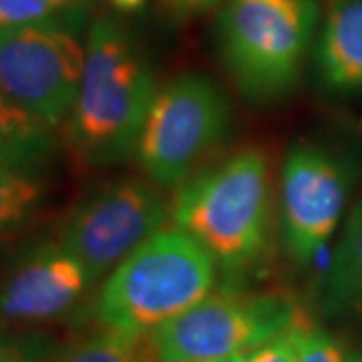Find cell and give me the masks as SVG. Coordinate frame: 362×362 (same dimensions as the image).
Here are the masks:
<instances>
[{"label": "cell", "instance_id": "6da1fadb", "mask_svg": "<svg viewBox=\"0 0 362 362\" xmlns=\"http://www.w3.org/2000/svg\"><path fill=\"white\" fill-rule=\"evenodd\" d=\"M156 78L129 30L101 16L85 42V69L66 133L75 153L93 165L135 156L156 101Z\"/></svg>", "mask_w": 362, "mask_h": 362}, {"label": "cell", "instance_id": "7a4b0ae2", "mask_svg": "<svg viewBox=\"0 0 362 362\" xmlns=\"http://www.w3.org/2000/svg\"><path fill=\"white\" fill-rule=\"evenodd\" d=\"M272 173L259 149H242L177 187L169 218L194 235L228 276H244L268 254Z\"/></svg>", "mask_w": 362, "mask_h": 362}, {"label": "cell", "instance_id": "3957f363", "mask_svg": "<svg viewBox=\"0 0 362 362\" xmlns=\"http://www.w3.org/2000/svg\"><path fill=\"white\" fill-rule=\"evenodd\" d=\"M220 266L194 235L161 228L123 259L101 288L95 316L105 330L145 337L214 290Z\"/></svg>", "mask_w": 362, "mask_h": 362}, {"label": "cell", "instance_id": "277c9868", "mask_svg": "<svg viewBox=\"0 0 362 362\" xmlns=\"http://www.w3.org/2000/svg\"><path fill=\"white\" fill-rule=\"evenodd\" d=\"M316 18V0H230L220 16V49L238 87L252 99L292 89Z\"/></svg>", "mask_w": 362, "mask_h": 362}, {"label": "cell", "instance_id": "5b68a950", "mask_svg": "<svg viewBox=\"0 0 362 362\" xmlns=\"http://www.w3.org/2000/svg\"><path fill=\"white\" fill-rule=\"evenodd\" d=\"M232 111L209 78L183 75L161 90L143 125L135 157L147 180L177 189L226 139Z\"/></svg>", "mask_w": 362, "mask_h": 362}, {"label": "cell", "instance_id": "8992f818", "mask_svg": "<svg viewBox=\"0 0 362 362\" xmlns=\"http://www.w3.org/2000/svg\"><path fill=\"white\" fill-rule=\"evenodd\" d=\"M304 312L282 294L221 290L149 332L157 362H202L258 349Z\"/></svg>", "mask_w": 362, "mask_h": 362}, {"label": "cell", "instance_id": "52a82bcc", "mask_svg": "<svg viewBox=\"0 0 362 362\" xmlns=\"http://www.w3.org/2000/svg\"><path fill=\"white\" fill-rule=\"evenodd\" d=\"M85 69V42L71 25L0 30V90L52 129L69 119Z\"/></svg>", "mask_w": 362, "mask_h": 362}, {"label": "cell", "instance_id": "ba28073f", "mask_svg": "<svg viewBox=\"0 0 362 362\" xmlns=\"http://www.w3.org/2000/svg\"><path fill=\"white\" fill-rule=\"evenodd\" d=\"M161 189L151 180H117L69 214L59 242L85 264L93 282L163 228L171 206Z\"/></svg>", "mask_w": 362, "mask_h": 362}, {"label": "cell", "instance_id": "9c48e42d", "mask_svg": "<svg viewBox=\"0 0 362 362\" xmlns=\"http://www.w3.org/2000/svg\"><path fill=\"white\" fill-rule=\"evenodd\" d=\"M350 189L349 169L314 145L294 147L280 175V232L288 254L308 262L337 230Z\"/></svg>", "mask_w": 362, "mask_h": 362}, {"label": "cell", "instance_id": "30bf717a", "mask_svg": "<svg viewBox=\"0 0 362 362\" xmlns=\"http://www.w3.org/2000/svg\"><path fill=\"white\" fill-rule=\"evenodd\" d=\"M93 284L85 264L59 240L28 250L0 284V316L8 322H47L63 316Z\"/></svg>", "mask_w": 362, "mask_h": 362}, {"label": "cell", "instance_id": "8fae6325", "mask_svg": "<svg viewBox=\"0 0 362 362\" xmlns=\"http://www.w3.org/2000/svg\"><path fill=\"white\" fill-rule=\"evenodd\" d=\"M318 65L328 85L362 90V0H337L320 37Z\"/></svg>", "mask_w": 362, "mask_h": 362}, {"label": "cell", "instance_id": "7c38bea8", "mask_svg": "<svg viewBox=\"0 0 362 362\" xmlns=\"http://www.w3.org/2000/svg\"><path fill=\"white\" fill-rule=\"evenodd\" d=\"M52 131L0 90V165L37 173L54 153Z\"/></svg>", "mask_w": 362, "mask_h": 362}, {"label": "cell", "instance_id": "4fadbf2b", "mask_svg": "<svg viewBox=\"0 0 362 362\" xmlns=\"http://www.w3.org/2000/svg\"><path fill=\"white\" fill-rule=\"evenodd\" d=\"M324 288L328 304L362 308V202L349 216Z\"/></svg>", "mask_w": 362, "mask_h": 362}, {"label": "cell", "instance_id": "5bb4252c", "mask_svg": "<svg viewBox=\"0 0 362 362\" xmlns=\"http://www.w3.org/2000/svg\"><path fill=\"white\" fill-rule=\"evenodd\" d=\"M52 362H157L149 337L103 330L57 354Z\"/></svg>", "mask_w": 362, "mask_h": 362}, {"label": "cell", "instance_id": "9a60e30c", "mask_svg": "<svg viewBox=\"0 0 362 362\" xmlns=\"http://www.w3.org/2000/svg\"><path fill=\"white\" fill-rule=\"evenodd\" d=\"M45 183L37 173L0 165V238L21 228L39 207Z\"/></svg>", "mask_w": 362, "mask_h": 362}, {"label": "cell", "instance_id": "2e32d148", "mask_svg": "<svg viewBox=\"0 0 362 362\" xmlns=\"http://www.w3.org/2000/svg\"><path fill=\"white\" fill-rule=\"evenodd\" d=\"M89 0H0V30L33 25H71Z\"/></svg>", "mask_w": 362, "mask_h": 362}, {"label": "cell", "instance_id": "e0dca14e", "mask_svg": "<svg viewBox=\"0 0 362 362\" xmlns=\"http://www.w3.org/2000/svg\"><path fill=\"white\" fill-rule=\"evenodd\" d=\"M298 362H349L342 344L320 328L312 326L306 314L298 322Z\"/></svg>", "mask_w": 362, "mask_h": 362}, {"label": "cell", "instance_id": "ac0fdd59", "mask_svg": "<svg viewBox=\"0 0 362 362\" xmlns=\"http://www.w3.org/2000/svg\"><path fill=\"white\" fill-rule=\"evenodd\" d=\"M51 344L42 337H14L0 330V362H51Z\"/></svg>", "mask_w": 362, "mask_h": 362}, {"label": "cell", "instance_id": "d6986e66", "mask_svg": "<svg viewBox=\"0 0 362 362\" xmlns=\"http://www.w3.org/2000/svg\"><path fill=\"white\" fill-rule=\"evenodd\" d=\"M304 316V314H302ZM300 316V318H302ZM298 318L284 332L276 334L247 354V362H298Z\"/></svg>", "mask_w": 362, "mask_h": 362}, {"label": "cell", "instance_id": "ffe728a7", "mask_svg": "<svg viewBox=\"0 0 362 362\" xmlns=\"http://www.w3.org/2000/svg\"><path fill=\"white\" fill-rule=\"evenodd\" d=\"M220 0H168V4L177 14H197L216 6Z\"/></svg>", "mask_w": 362, "mask_h": 362}, {"label": "cell", "instance_id": "44dd1931", "mask_svg": "<svg viewBox=\"0 0 362 362\" xmlns=\"http://www.w3.org/2000/svg\"><path fill=\"white\" fill-rule=\"evenodd\" d=\"M111 2L121 11H133V8H139L145 0H111Z\"/></svg>", "mask_w": 362, "mask_h": 362}, {"label": "cell", "instance_id": "7402d4cb", "mask_svg": "<svg viewBox=\"0 0 362 362\" xmlns=\"http://www.w3.org/2000/svg\"><path fill=\"white\" fill-rule=\"evenodd\" d=\"M202 362H247V354L238 352V354H230V356H220V358H211V361Z\"/></svg>", "mask_w": 362, "mask_h": 362}, {"label": "cell", "instance_id": "603a6c76", "mask_svg": "<svg viewBox=\"0 0 362 362\" xmlns=\"http://www.w3.org/2000/svg\"><path fill=\"white\" fill-rule=\"evenodd\" d=\"M349 362H362V356L361 354H356V356H350Z\"/></svg>", "mask_w": 362, "mask_h": 362}, {"label": "cell", "instance_id": "cb8c5ba5", "mask_svg": "<svg viewBox=\"0 0 362 362\" xmlns=\"http://www.w3.org/2000/svg\"><path fill=\"white\" fill-rule=\"evenodd\" d=\"M52 358H54V356H52ZM51 362H52V361H51Z\"/></svg>", "mask_w": 362, "mask_h": 362}]
</instances>
